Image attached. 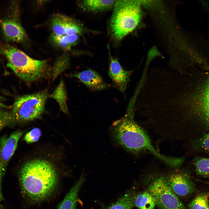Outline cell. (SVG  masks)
<instances>
[{
    "mask_svg": "<svg viewBox=\"0 0 209 209\" xmlns=\"http://www.w3.org/2000/svg\"><path fill=\"white\" fill-rule=\"evenodd\" d=\"M55 157L36 154L30 156L19 171V181L23 195L34 202L44 200L55 190L58 180L59 165Z\"/></svg>",
    "mask_w": 209,
    "mask_h": 209,
    "instance_id": "obj_1",
    "label": "cell"
},
{
    "mask_svg": "<svg viewBox=\"0 0 209 209\" xmlns=\"http://www.w3.org/2000/svg\"><path fill=\"white\" fill-rule=\"evenodd\" d=\"M114 140L128 151L135 155L150 153L159 159L163 155L152 144L144 129L134 120L126 115L115 121L111 128Z\"/></svg>",
    "mask_w": 209,
    "mask_h": 209,
    "instance_id": "obj_2",
    "label": "cell"
},
{
    "mask_svg": "<svg viewBox=\"0 0 209 209\" xmlns=\"http://www.w3.org/2000/svg\"><path fill=\"white\" fill-rule=\"evenodd\" d=\"M0 54L6 58L8 67L27 83L46 79L52 75V70L46 60L31 58L20 50L0 40Z\"/></svg>",
    "mask_w": 209,
    "mask_h": 209,
    "instance_id": "obj_3",
    "label": "cell"
},
{
    "mask_svg": "<svg viewBox=\"0 0 209 209\" xmlns=\"http://www.w3.org/2000/svg\"><path fill=\"white\" fill-rule=\"evenodd\" d=\"M48 96L46 91L17 97L8 111L7 127L40 118L44 113Z\"/></svg>",
    "mask_w": 209,
    "mask_h": 209,
    "instance_id": "obj_4",
    "label": "cell"
},
{
    "mask_svg": "<svg viewBox=\"0 0 209 209\" xmlns=\"http://www.w3.org/2000/svg\"><path fill=\"white\" fill-rule=\"evenodd\" d=\"M140 2L136 0H116L110 23L111 33L120 40L137 26L142 16Z\"/></svg>",
    "mask_w": 209,
    "mask_h": 209,
    "instance_id": "obj_5",
    "label": "cell"
},
{
    "mask_svg": "<svg viewBox=\"0 0 209 209\" xmlns=\"http://www.w3.org/2000/svg\"><path fill=\"white\" fill-rule=\"evenodd\" d=\"M148 190L156 204L162 209H186L168 184L165 178L163 176L158 177L152 182Z\"/></svg>",
    "mask_w": 209,
    "mask_h": 209,
    "instance_id": "obj_6",
    "label": "cell"
},
{
    "mask_svg": "<svg viewBox=\"0 0 209 209\" xmlns=\"http://www.w3.org/2000/svg\"><path fill=\"white\" fill-rule=\"evenodd\" d=\"M16 2H11L6 15L0 19V27L5 40L7 42L23 43L27 37L19 19Z\"/></svg>",
    "mask_w": 209,
    "mask_h": 209,
    "instance_id": "obj_7",
    "label": "cell"
},
{
    "mask_svg": "<svg viewBox=\"0 0 209 209\" xmlns=\"http://www.w3.org/2000/svg\"><path fill=\"white\" fill-rule=\"evenodd\" d=\"M24 131L16 130L9 136L6 135L0 139V201L3 200L2 182L8 162L17 147L18 141Z\"/></svg>",
    "mask_w": 209,
    "mask_h": 209,
    "instance_id": "obj_8",
    "label": "cell"
},
{
    "mask_svg": "<svg viewBox=\"0 0 209 209\" xmlns=\"http://www.w3.org/2000/svg\"><path fill=\"white\" fill-rule=\"evenodd\" d=\"M166 181L177 196L185 197L195 190V187L188 176L180 171L171 173L166 177Z\"/></svg>",
    "mask_w": 209,
    "mask_h": 209,
    "instance_id": "obj_9",
    "label": "cell"
},
{
    "mask_svg": "<svg viewBox=\"0 0 209 209\" xmlns=\"http://www.w3.org/2000/svg\"><path fill=\"white\" fill-rule=\"evenodd\" d=\"M51 27L54 34L63 35H78L82 32L81 26L71 18L61 14L52 17Z\"/></svg>",
    "mask_w": 209,
    "mask_h": 209,
    "instance_id": "obj_10",
    "label": "cell"
},
{
    "mask_svg": "<svg viewBox=\"0 0 209 209\" xmlns=\"http://www.w3.org/2000/svg\"><path fill=\"white\" fill-rule=\"evenodd\" d=\"M110 56L109 75L118 88L124 94L133 70H124L116 59Z\"/></svg>",
    "mask_w": 209,
    "mask_h": 209,
    "instance_id": "obj_11",
    "label": "cell"
},
{
    "mask_svg": "<svg viewBox=\"0 0 209 209\" xmlns=\"http://www.w3.org/2000/svg\"><path fill=\"white\" fill-rule=\"evenodd\" d=\"M71 76L78 78L89 89L93 91L103 90L109 87L97 72L90 69L76 73Z\"/></svg>",
    "mask_w": 209,
    "mask_h": 209,
    "instance_id": "obj_12",
    "label": "cell"
},
{
    "mask_svg": "<svg viewBox=\"0 0 209 209\" xmlns=\"http://www.w3.org/2000/svg\"><path fill=\"white\" fill-rule=\"evenodd\" d=\"M84 180L82 174L68 192L56 209H76L79 192Z\"/></svg>",
    "mask_w": 209,
    "mask_h": 209,
    "instance_id": "obj_13",
    "label": "cell"
},
{
    "mask_svg": "<svg viewBox=\"0 0 209 209\" xmlns=\"http://www.w3.org/2000/svg\"><path fill=\"white\" fill-rule=\"evenodd\" d=\"M58 103L60 110L65 114L69 113L67 101V92L64 82L62 79L52 93L49 96Z\"/></svg>",
    "mask_w": 209,
    "mask_h": 209,
    "instance_id": "obj_14",
    "label": "cell"
},
{
    "mask_svg": "<svg viewBox=\"0 0 209 209\" xmlns=\"http://www.w3.org/2000/svg\"><path fill=\"white\" fill-rule=\"evenodd\" d=\"M78 35H63L53 33L51 37V41L56 46L68 51L76 43L78 39Z\"/></svg>",
    "mask_w": 209,
    "mask_h": 209,
    "instance_id": "obj_15",
    "label": "cell"
},
{
    "mask_svg": "<svg viewBox=\"0 0 209 209\" xmlns=\"http://www.w3.org/2000/svg\"><path fill=\"white\" fill-rule=\"evenodd\" d=\"M116 0H87L82 2L83 6L89 11L98 12L111 8L113 6Z\"/></svg>",
    "mask_w": 209,
    "mask_h": 209,
    "instance_id": "obj_16",
    "label": "cell"
},
{
    "mask_svg": "<svg viewBox=\"0 0 209 209\" xmlns=\"http://www.w3.org/2000/svg\"><path fill=\"white\" fill-rule=\"evenodd\" d=\"M134 204L138 209H153L156 203L152 195L145 191L135 197Z\"/></svg>",
    "mask_w": 209,
    "mask_h": 209,
    "instance_id": "obj_17",
    "label": "cell"
},
{
    "mask_svg": "<svg viewBox=\"0 0 209 209\" xmlns=\"http://www.w3.org/2000/svg\"><path fill=\"white\" fill-rule=\"evenodd\" d=\"M135 197L132 193L129 192L105 209H132Z\"/></svg>",
    "mask_w": 209,
    "mask_h": 209,
    "instance_id": "obj_18",
    "label": "cell"
},
{
    "mask_svg": "<svg viewBox=\"0 0 209 209\" xmlns=\"http://www.w3.org/2000/svg\"><path fill=\"white\" fill-rule=\"evenodd\" d=\"M209 195L206 193L200 194L193 199L188 204V209H209Z\"/></svg>",
    "mask_w": 209,
    "mask_h": 209,
    "instance_id": "obj_19",
    "label": "cell"
},
{
    "mask_svg": "<svg viewBox=\"0 0 209 209\" xmlns=\"http://www.w3.org/2000/svg\"><path fill=\"white\" fill-rule=\"evenodd\" d=\"M194 165L197 174L209 178V158H198L194 161Z\"/></svg>",
    "mask_w": 209,
    "mask_h": 209,
    "instance_id": "obj_20",
    "label": "cell"
},
{
    "mask_svg": "<svg viewBox=\"0 0 209 209\" xmlns=\"http://www.w3.org/2000/svg\"><path fill=\"white\" fill-rule=\"evenodd\" d=\"M69 61L67 58L62 57L56 61L52 70L53 80H55L60 74L68 67Z\"/></svg>",
    "mask_w": 209,
    "mask_h": 209,
    "instance_id": "obj_21",
    "label": "cell"
},
{
    "mask_svg": "<svg viewBox=\"0 0 209 209\" xmlns=\"http://www.w3.org/2000/svg\"><path fill=\"white\" fill-rule=\"evenodd\" d=\"M41 135L40 129L38 128H35L26 133L24 139L27 143L30 144L38 141Z\"/></svg>",
    "mask_w": 209,
    "mask_h": 209,
    "instance_id": "obj_22",
    "label": "cell"
},
{
    "mask_svg": "<svg viewBox=\"0 0 209 209\" xmlns=\"http://www.w3.org/2000/svg\"><path fill=\"white\" fill-rule=\"evenodd\" d=\"M203 104L204 117L209 125V83L207 86L204 93Z\"/></svg>",
    "mask_w": 209,
    "mask_h": 209,
    "instance_id": "obj_23",
    "label": "cell"
},
{
    "mask_svg": "<svg viewBox=\"0 0 209 209\" xmlns=\"http://www.w3.org/2000/svg\"><path fill=\"white\" fill-rule=\"evenodd\" d=\"M200 143L202 147L209 152V132L205 134L202 137L201 139Z\"/></svg>",
    "mask_w": 209,
    "mask_h": 209,
    "instance_id": "obj_24",
    "label": "cell"
},
{
    "mask_svg": "<svg viewBox=\"0 0 209 209\" xmlns=\"http://www.w3.org/2000/svg\"><path fill=\"white\" fill-rule=\"evenodd\" d=\"M3 98L1 97L0 96V108H3V109H5V108H10V107H9L8 106H7L6 105H4L3 103Z\"/></svg>",
    "mask_w": 209,
    "mask_h": 209,
    "instance_id": "obj_25",
    "label": "cell"
},
{
    "mask_svg": "<svg viewBox=\"0 0 209 209\" xmlns=\"http://www.w3.org/2000/svg\"><path fill=\"white\" fill-rule=\"evenodd\" d=\"M0 209H4L1 205H0Z\"/></svg>",
    "mask_w": 209,
    "mask_h": 209,
    "instance_id": "obj_26",
    "label": "cell"
}]
</instances>
